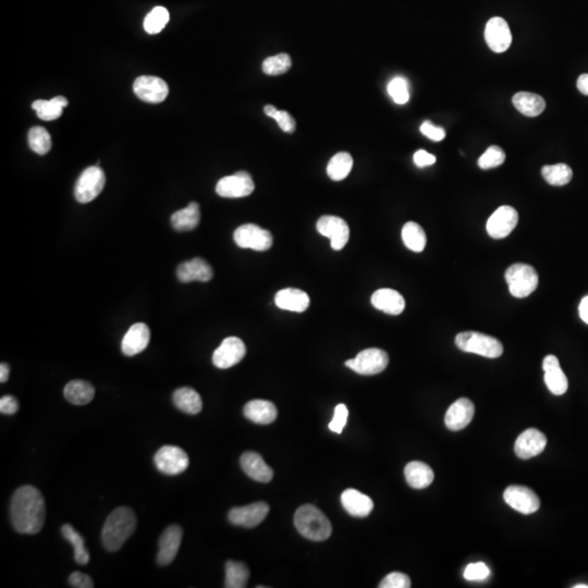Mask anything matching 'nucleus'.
Segmentation results:
<instances>
[{"label":"nucleus","instance_id":"obj_2","mask_svg":"<svg viewBox=\"0 0 588 588\" xmlns=\"http://www.w3.org/2000/svg\"><path fill=\"white\" fill-rule=\"evenodd\" d=\"M137 528V517L129 507H119L108 515L102 532V539L109 552H117Z\"/></svg>","mask_w":588,"mask_h":588},{"label":"nucleus","instance_id":"obj_25","mask_svg":"<svg viewBox=\"0 0 588 588\" xmlns=\"http://www.w3.org/2000/svg\"><path fill=\"white\" fill-rule=\"evenodd\" d=\"M341 504L344 510L352 517H368L374 509L373 500L361 491L353 488L347 489L342 493Z\"/></svg>","mask_w":588,"mask_h":588},{"label":"nucleus","instance_id":"obj_11","mask_svg":"<svg viewBox=\"0 0 588 588\" xmlns=\"http://www.w3.org/2000/svg\"><path fill=\"white\" fill-rule=\"evenodd\" d=\"M504 501L522 514L535 513L541 507L539 497L525 486H509L504 493Z\"/></svg>","mask_w":588,"mask_h":588},{"label":"nucleus","instance_id":"obj_8","mask_svg":"<svg viewBox=\"0 0 588 588\" xmlns=\"http://www.w3.org/2000/svg\"><path fill=\"white\" fill-rule=\"evenodd\" d=\"M234 239L238 247L260 252L269 250L273 245V236L271 232L254 223H247L236 229Z\"/></svg>","mask_w":588,"mask_h":588},{"label":"nucleus","instance_id":"obj_32","mask_svg":"<svg viewBox=\"0 0 588 588\" xmlns=\"http://www.w3.org/2000/svg\"><path fill=\"white\" fill-rule=\"evenodd\" d=\"M177 409L190 415H196L202 411L203 402L199 392L190 387L177 389L172 396Z\"/></svg>","mask_w":588,"mask_h":588},{"label":"nucleus","instance_id":"obj_52","mask_svg":"<svg viewBox=\"0 0 588 588\" xmlns=\"http://www.w3.org/2000/svg\"><path fill=\"white\" fill-rule=\"evenodd\" d=\"M414 163L420 168H424V167H427V166H431L436 163V157L429 154V152H426V150H420L414 154Z\"/></svg>","mask_w":588,"mask_h":588},{"label":"nucleus","instance_id":"obj_6","mask_svg":"<svg viewBox=\"0 0 588 588\" xmlns=\"http://www.w3.org/2000/svg\"><path fill=\"white\" fill-rule=\"evenodd\" d=\"M106 183L103 169L98 166H91L82 172L76 181L74 195L79 203H89L102 193Z\"/></svg>","mask_w":588,"mask_h":588},{"label":"nucleus","instance_id":"obj_22","mask_svg":"<svg viewBox=\"0 0 588 588\" xmlns=\"http://www.w3.org/2000/svg\"><path fill=\"white\" fill-rule=\"evenodd\" d=\"M543 368L545 372V383L550 392L556 396L565 394L569 387V381L561 370L558 357L547 355L543 362Z\"/></svg>","mask_w":588,"mask_h":588},{"label":"nucleus","instance_id":"obj_33","mask_svg":"<svg viewBox=\"0 0 588 588\" xmlns=\"http://www.w3.org/2000/svg\"><path fill=\"white\" fill-rule=\"evenodd\" d=\"M67 401L74 405H85L94 399L95 389L92 383L84 381H72L63 390Z\"/></svg>","mask_w":588,"mask_h":588},{"label":"nucleus","instance_id":"obj_44","mask_svg":"<svg viewBox=\"0 0 588 588\" xmlns=\"http://www.w3.org/2000/svg\"><path fill=\"white\" fill-rule=\"evenodd\" d=\"M388 93L392 96L394 103L403 104L407 103L410 100V93L407 89V83L403 78H394L388 85Z\"/></svg>","mask_w":588,"mask_h":588},{"label":"nucleus","instance_id":"obj_37","mask_svg":"<svg viewBox=\"0 0 588 588\" xmlns=\"http://www.w3.org/2000/svg\"><path fill=\"white\" fill-rule=\"evenodd\" d=\"M352 167V156L347 152H338L329 161L327 166V174L334 181H341L349 176Z\"/></svg>","mask_w":588,"mask_h":588},{"label":"nucleus","instance_id":"obj_47","mask_svg":"<svg viewBox=\"0 0 588 588\" xmlns=\"http://www.w3.org/2000/svg\"><path fill=\"white\" fill-rule=\"evenodd\" d=\"M489 569L483 562L471 563L464 571L465 580H484L489 576Z\"/></svg>","mask_w":588,"mask_h":588},{"label":"nucleus","instance_id":"obj_7","mask_svg":"<svg viewBox=\"0 0 588 588\" xmlns=\"http://www.w3.org/2000/svg\"><path fill=\"white\" fill-rule=\"evenodd\" d=\"M389 357L383 350L377 348L363 350L355 359L346 362V366L360 375H376L386 370Z\"/></svg>","mask_w":588,"mask_h":588},{"label":"nucleus","instance_id":"obj_20","mask_svg":"<svg viewBox=\"0 0 588 588\" xmlns=\"http://www.w3.org/2000/svg\"><path fill=\"white\" fill-rule=\"evenodd\" d=\"M475 413L473 402L466 398H461L450 405L444 416V423L450 431H461L472 422Z\"/></svg>","mask_w":588,"mask_h":588},{"label":"nucleus","instance_id":"obj_31","mask_svg":"<svg viewBox=\"0 0 588 588\" xmlns=\"http://www.w3.org/2000/svg\"><path fill=\"white\" fill-rule=\"evenodd\" d=\"M200 219V205L196 202H192L187 207L171 216V225L177 231H191L199 226Z\"/></svg>","mask_w":588,"mask_h":588},{"label":"nucleus","instance_id":"obj_28","mask_svg":"<svg viewBox=\"0 0 588 588\" xmlns=\"http://www.w3.org/2000/svg\"><path fill=\"white\" fill-rule=\"evenodd\" d=\"M275 303L281 310L302 313L310 306V297L308 293L302 290L288 288L276 294Z\"/></svg>","mask_w":588,"mask_h":588},{"label":"nucleus","instance_id":"obj_15","mask_svg":"<svg viewBox=\"0 0 588 588\" xmlns=\"http://www.w3.org/2000/svg\"><path fill=\"white\" fill-rule=\"evenodd\" d=\"M519 221V214L511 206H501L489 217L486 229L494 239L507 238L514 230Z\"/></svg>","mask_w":588,"mask_h":588},{"label":"nucleus","instance_id":"obj_35","mask_svg":"<svg viewBox=\"0 0 588 588\" xmlns=\"http://www.w3.org/2000/svg\"><path fill=\"white\" fill-rule=\"evenodd\" d=\"M402 240L407 249H410L413 252L420 253L425 249L426 243H427V238H426L424 229L418 225V223H405L402 228Z\"/></svg>","mask_w":588,"mask_h":588},{"label":"nucleus","instance_id":"obj_50","mask_svg":"<svg viewBox=\"0 0 588 588\" xmlns=\"http://www.w3.org/2000/svg\"><path fill=\"white\" fill-rule=\"evenodd\" d=\"M69 583L72 587L76 588L94 587L92 578H89V575L85 574V573L78 572V571L69 576Z\"/></svg>","mask_w":588,"mask_h":588},{"label":"nucleus","instance_id":"obj_14","mask_svg":"<svg viewBox=\"0 0 588 588\" xmlns=\"http://www.w3.org/2000/svg\"><path fill=\"white\" fill-rule=\"evenodd\" d=\"M247 354L245 342L238 337H228L221 342L213 354V363L216 368L226 370L236 365Z\"/></svg>","mask_w":588,"mask_h":588},{"label":"nucleus","instance_id":"obj_45","mask_svg":"<svg viewBox=\"0 0 588 588\" xmlns=\"http://www.w3.org/2000/svg\"><path fill=\"white\" fill-rule=\"evenodd\" d=\"M381 588H410L411 580L405 573L394 572L387 575L379 584Z\"/></svg>","mask_w":588,"mask_h":588},{"label":"nucleus","instance_id":"obj_13","mask_svg":"<svg viewBox=\"0 0 588 588\" xmlns=\"http://www.w3.org/2000/svg\"><path fill=\"white\" fill-rule=\"evenodd\" d=\"M133 91L139 100L150 104H159L169 94L168 84L161 78L152 76H139L134 81Z\"/></svg>","mask_w":588,"mask_h":588},{"label":"nucleus","instance_id":"obj_36","mask_svg":"<svg viewBox=\"0 0 588 588\" xmlns=\"http://www.w3.org/2000/svg\"><path fill=\"white\" fill-rule=\"evenodd\" d=\"M250 578V570L243 562L229 560L226 563V580L225 587L245 588Z\"/></svg>","mask_w":588,"mask_h":588},{"label":"nucleus","instance_id":"obj_21","mask_svg":"<svg viewBox=\"0 0 588 588\" xmlns=\"http://www.w3.org/2000/svg\"><path fill=\"white\" fill-rule=\"evenodd\" d=\"M150 330L144 323H137L131 326L122 339L121 350L126 357H134L143 352L150 343Z\"/></svg>","mask_w":588,"mask_h":588},{"label":"nucleus","instance_id":"obj_46","mask_svg":"<svg viewBox=\"0 0 588 588\" xmlns=\"http://www.w3.org/2000/svg\"><path fill=\"white\" fill-rule=\"evenodd\" d=\"M348 415H349V411L346 405H337L335 409L334 418L328 425L329 429L334 433H341L343 428L347 425Z\"/></svg>","mask_w":588,"mask_h":588},{"label":"nucleus","instance_id":"obj_56","mask_svg":"<svg viewBox=\"0 0 588 588\" xmlns=\"http://www.w3.org/2000/svg\"><path fill=\"white\" fill-rule=\"evenodd\" d=\"M277 111H278V109L273 105H267L264 107V113H265V115H267L268 117H271V118L273 119V117H275V115H276Z\"/></svg>","mask_w":588,"mask_h":588},{"label":"nucleus","instance_id":"obj_1","mask_svg":"<svg viewBox=\"0 0 588 588\" xmlns=\"http://www.w3.org/2000/svg\"><path fill=\"white\" fill-rule=\"evenodd\" d=\"M12 525L21 534H37L44 526L46 504L44 497L33 486L16 489L10 504Z\"/></svg>","mask_w":588,"mask_h":588},{"label":"nucleus","instance_id":"obj_4","mask_svg":"<svg viewBox=\"0 0 588 588\" xmlns=\"http://www.w3.org/2000/svg\"><path fill=\"white\" fill-rule=\"evenodd\" d=\"M455 346L463 352L475 353L488 359H497L504 353V346L498 339L476 331H465L457 335Z\"/></svg>","mask_w":588,"mask_h":588},{"label":"nucleus","instance_id":"obj_26","mask_svg":"<svg viewBox=\"0 0 588 588\" xmlns=\"http://www.w3.org/2000/svg\"><path fill=\"white\" fill-rule=\"evenodd\" d=\"M374 308L389 315H400L405 308V301L399 292L392 289L377 290L372 295Z\"/></svg>","mask_w":588,"mask_h":588},{"label":"nucleus","instance_id":"obj_24","mask_svg":"<svg viewBox=\"0 0 588 588\" xmlns=\"http://www.w3.org/2000/svg\"><path fill=\"white\" fill-rule=\"evenodd\" d=\"M242 468L249 477L260 483H268L273 479V468L267 465L260 453L247 451L242 455L240 459Z\"/></svg>","mask_w":588,"mask_h":588},{"label":"nucleus","instance_id":"obj_30","mask_svg":"<svg viewBox=\"0 0 588 588\" xmlns=\"http://www.w3.org/2000/svg\"><path fill=\"white\" fill-rule=\"evenodd\" d=\"M405 479L407 484L415 489H423L433 483V470L425 463L420 461H413L409 463L405 468Z\"/></svg>","mask_w":588,"mask_h":588},{"label":"nucleus","instance_id":"obj_10","mask_svg":"<svg viewBox=\"0 0 588 588\" xmlns=\"http://www.w3.org/2000/svg\"><path fill=\"white\" fill-rule=\"evenodd\" d=\"M254 189V181L247 171H238L232 176L223 177L216 185L217 194L227 199L249 196L252 194Z\"/></svg>","mask_w":588,"mask_h":588},{"label":"nucleus","instance_id":"obj_48","mask_svg":"<svg viewBox=\"0 0 588 588\" xmlns=\"http://www.w3.org/2000/svg\"><path fill=\"white\" fill-rule=\"evenodd\" d=\"M420 132L435 142H440L446 137V131L440 126H433L431 121H425L420 126Z\"/></svg>","mask_w":588,"mask_h":588},{"label":"nucleus","instance_id":"obj_51","mask_svg":"<svg viewBox=\"0 0 588 588\" xmlns=\"http://www.w3.org/2000/svg\"><path fill=\"white\" fill-rule=\"evenodd\" d=\"M19 402L14 396H5L0 399V412L5 415H14L18 412Z\"/></svg>","mask_w":588,"mask_h":588},{"label":"nucleus","instance_id":"obj_29","mask_svg":"<svg viewBox=\"0 0 588 588\" xmlns=\"http://www.w3.org/2000/svg\"><path fill=\"white\" fill-rule=\"evenodd\" d=\"M513 105L524 116L537 117L546 108V102L541 95L530 92H519L513 96Z\"/></svg>","mask_w":588,"mask_h":588},{"label":"nucleus","instance_id":"obj_54","mask_svg":"<svg viewBox=\"0 0 588 588\" xmlns=\"http://www.w3.org/2000/svg\"><path fill=\"white\" fill-rule=\"evenodd\" d=\"M578 310H580V318L583 319L584 323H586L588 325V295L580 301Z\"/></svg>","mask_w":588,"mask_h":588},{"label":"nucleus","instance_id":"obj_43","mask_svg":"<svg viewBox=\"0 0 588 588\" xmlns=\"http://www.w3.org/2000/svg\"><path fill=\"white\" fill-rule=\"evenodd\" d=\"M504 161H506L504 150H502L501 147L493 145L478 159V166H479V168L484 169V170H488V169L499 167L504 163Z\"/></svg>","mask_w":588,"mask_h":588},{"label":"nucleus","instance_id":"obj_38","mask_svg":"<svg viewBox=\"0 0 588 588\" xmlns=\"http://www.w3.org/2000/svg\"><path fill=\"white\" fill-rule=\"evenodd\" d=\"M63 539L68 541L74 546V559L79 565H87L89 561V554L84 546V539L76 532L70 524H65L61 528Z\"/></svg>","mask_w":588,"mask_h":588},{"label":"nucleus","instance_id":"obj_16","mask_svg":"<svg viewBox=\"0 0 588 588\" xmlns=\"http://www.w3.org/2000/svg\"><path fill=\"white\" fill-rule=\"evenodd\" d=\"M269 512V506L266 502H255L245 507L234 508L229 511L228 519L236 526L252 528L260 525Z\"/></svg>","mask_w":588,"mask_h":588},{"label":"nucleus","instance_id":"obj_42","mask_svg":"<svg viewBox=\"0 0 588 588\" xmlns=\"http://www.w3.org/2000/svg\"><path fill=\"white\" fill-rule=\"evenodd\" d=\"M292 66L291 58L288 54L271 56L264 60L263 72L267 76H280L289 71Z\"/></svg>","mask_w":588,"mask_h":588},{"label":"nucleus","instance_id":"obj_57","mask_svg":"<svg viewBox=\"0 0 588 588\" xmlns=\"http://www.w3.org/2000/svg\"><path fill=\"white\" fill-rule=\"evenodd\" d=\"M574 588H588V585H585V584H578V585H575Z\"/></svg>","mask_w":588,"mask_h":588},{"label":"nucleus","instance_id":"obj_19","mask_svg":"<svg viewBox=\"0 0 588 588\" xmlns=\"http://www.w3.org/2000/svg\"><path fill=\"white\" fill-rule=\"evenodd\" d=\"M183 530L181 526H168L163 530L159 539V550L157 554V563L161 567L170 565L178 554L179 548L181 545Z\"/></svg>","mask_w":588,"mask_h":588},{"label":"nucleus","instance_id":"obj_41","mask_svg":"<svg viewBox=\"0 0 588 588\" xmlns=\"http://www.w3.org/2000/svg\"><path fill=\"white\" fill-rule=\"evenodd\" d=\"M169 21V12L163 7H156L144 20V29L148 34H158Z\"/></svg>","mask_w":588,"mask_h":588},{"label":"nucleus","instance_id":"obj_23","mask_svg":"<svg viewBox=\"0 0 588 588\" xmlns=\"http://www.w3.org/2000/svg\"><path fill=\"white\" fill-rule=\"evenodd\" d=\"M177 277L179 281H181L183 284L192 282V281L207 282L213 278L214 271L205 260L196 258L189 262H184L179 266L177 269Z\"/></svg>","mask_w":588,"mask_h":588},{"label":"nucleus","instance_id":"obj_55","mask_svg":"<svg viewBox=\"0 0 588 588\" xmlns=\"http://www.w3.org/2000/svg\"><path fill=\"white\" fill-rule=\"evenodd\" d=\"M10 368L7 363H1L0 365V383H3L8 381Z\"/></svg>","mask_w":588,"mask_h":588},{"label":"nucleus","instance_id":"obj_9","mask_svg":"<svg viewBox=\"0 0 588 588\" xmlns=\"http://www.w3.org/2000/svg\"><path fill=\"white\" fill-rule=\"evenodd\" d=\"M156 468L166 475H178L189 468L187 452L176 446H163L154 457Z\"/></svg>","mask_w":588,"mask_h":588},{"label":"nucleus","instance_id":"obj_39","mask_svg":"<svg viewBox=\"0 0 588 588\" xmlns=\"http://www.w3.org/2000/svg\"><path fill=\"white\" fill-rule=\"evenodd\" d=\"M541 174L544 177L546 182L554 185V187L565 185L571 181L573 177L572 169L565 163L544 166L541 169Z\"/></svg>","mask_w":588,"mask_h":588},{"label":"nucleus","instance_id":"obj_40","mask_svg":"<svg viewBox=\"0 0 588 588\" xmlns=\"http://www.w3.org/2000/svg\"><path fill=\"white\" fill-rule=\"evenodd\" d=\"M29 146L38 155H45L52 148V139L47 130L43 126H33L29 131Z\"/></svg>","mask_w":588,"mask_h":588},{"label":"nucleus","instance_id":"obj_18","mask_svg":"<svg viewBox=\"0 0 588 588\" xmlns=\"http://www.w3.org/2000/svg\"><path fill=\"white\" fill-rule=\"evenodd\" d=\"M547 438L536 428H528L517 437L514 444L515 455L522 460L541 455L546 448Z\"/></svg>","mask_w":588,"mask_h":588},{"label":"nucleus","instance_id":"obj_12","mask_svg":"<svg viewBox=\"0 0 588 588\" xmlns=\"http://www.w3.org/2000/svg\"><path fill=\"white\" fill-rule=\"evenodd\" d=\"M317 231L327 236L331 241V247L340 251L347 245L350 238V228L347 221L337 216H323L316 225Z\"/></svg>","mask_w":588,"mask_h":588},{"label":"nucleus","instance_id":"obj_53","mask_svg":"<svg viewBox=\"0 0 588 588\" xmlns=\"http://www.w3.org/2000/svg\"><path fill=\"white\" fill-rule=\"evenodd\" d=\"M578 89L582 94L587 95L588 96V74H580L578 79Z\"/></svg>","mask_w":588,"mask_h":588},{"label":"nucleus","instance_id":"obj_17","mask_svg":"<svg viewBox=\"0 0 588 588\" xmlns=\"http://www.w3.org/2000/svg\"><path fill=\"white\" fill-rule=\"evenodd\" d=\"M485 40L495 53H504L512 42V35L507 21L499 16L493 18L486 24Z\"/></svg>","mask_w":588,"mask_h":588},{"label":"nucleus","instance_id":"obj_27","mask_svg":"<svg viewBox=\"0 0 588 588\" xmlns=\"http://www.w3.org/2000/svg\"><path fill=\"white\" fill-rule=\"evenodd\" d=\"M243 414L247 420H252L253 423L268 425L276 420L278 412L273 402L258 399L247 402L243 409Z\"/></svg>","mask_w":588,"mask_h":588},{"label":"nucleus","instance_id":"obj_3","mask_svg":"<svg viewBox=\"0 0 588 588\" xmlns=\"http://www.w3.org/2000/svg\"><path fill=\"white\" fill-rule=\"evenodd\" d=\"M294 524L303 537L313 541H326L332 533L328 517L312 504H304L297 510Z\"/></svg>","mask_w":588,"mask_h":588},{"label":"nucleus","instance_id":"obj_5","mask_svg":"<svg viewBox=\"0 0 588 588\" xmlns=\"http://www.w3.org/2000/svg\"><path fill=\"white\" fill-rule=\"evenodd\" d=\"M506 280L510 293L517 299L528 297L539 286V273L535 268L526 264H514L506 271Z\"/></svg>","mask_w":588,"mask_h":588},{"label":"nucleus","instance_id":"obj_49","mask_svg":"<svg viewBox=\"0 0 588 588\" xmlns=\"http://www.w3.org/2000/svg\"><path fill=\"white\" fill-rule=\"evenodd\" d=\"M273 119L278 122L282 131L286 132V133H293L295 131V120L288 111H277Z\"/></svg>","mask_w":588,"mask_h":588},{"label":"nucleus","instance_id":"obj_34","mask_svg":"<svg viewBox=\"0 0 588 588\" xmlns=\"http://www.w3.org/2000/svg\"><path fill=\"white\" fill-rule=\"evenodd\" d=\"M68 106V100L63 96H57L50 100H37L32 104L38 118L45 121H53L63 115V108Z\"/></svg>","mask_w":588,"mask_h":588}]
</instances>
